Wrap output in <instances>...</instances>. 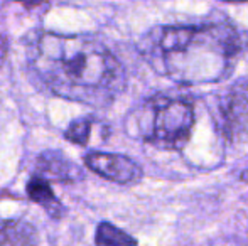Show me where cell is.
Instances as JSON below:
<instances>
[{
    "label": "cell",
    "mask_w": 248,
    "mask_h": 246,
    "mask_svg": "<svg viewBox=\"0 0 248 246\" xmlns=\"http://www.w3.org/2000/svg\"><path fill=\"white\" fill-rule=\"evenodd\" d=\"M27 66L52 95L93 108L111 105L127 86L118 58L85 34L37 32L27 47Z\"/></svg>",
    "instance_id": "cell-1"
},
{
    "label": "cell",
    "mask_w": 248,
    "mask_h": 246,
    "mask_svg": "<svg viewBox=\"0 0 248 246\" xmlns=\"http://www.w3.org/2000/svg\"><path fill=\"white\" fill-rule=\"evenodd\" d=\"M245 37L233 24L157 26L144 34L139 53L160 76L183 86L221 83L245 51Z\"/></svg>",
    "instance_id": "cell-2"
},
{
    "label": "cell",
    "mask_w": 248,
    "mask_h": 246,
    "mask_svg": "<svg viewBox=\"0 0 248 246\" xmlns=\"http://www.w3.org/2000/svg\"><path fill=\"white\" fill-rule=\"evenodd\" d=\"M194 125L196 110L187 96L154 95L135 113L139 137L160 150H183L189 144Z\"/></svg>",
    "instance_id": "cell-3"
},
{
    "label": "cell",
    "mask_w": 248,
    "mask_h": 246,
    "mask_svg": "<svg viewBox=\"0 0 248 246\" xmlns=\"http://www.w3.org/2000/svg\"><path fill=\"white\" fill-rule=\"evenodd\" d=\"M221 135L230 144L248 142V79L236 81L219 100Z\"/></svg>",
    "instance_id": "cell-4"
},
{
    "label": "cell",
    "mask_w": 248,
    "mask_h": 246,
    "mask_svg": "<svg viewBox=\"0 0 248 246\" xmlns=\"http://www.w3.org/2000/svg\"><path fill=\"white\" fill-rule=\"evenodd\" d=\"M83 162L90 171L98 174L100 177L122 186L137 184L144 175L142 167L137 162L122 154H108V152L95 150L86 154Z\"/></svg>",
    "instance_id": "cell-5"
},
{
    "label": "cell",
    "mask_w": 248,
    "mask_h": 246,
    "mask_svg": "<svg viewBox=\"0 0 248 246\" xmlns=\"http://www.w3.org/2000/svg\"><path fill=\"white\" fill-rule=\"evenodd\" d=\"M37 171L44 177H51L58 182H75L78 177H81L78 167L58 150H46L41 154L37 159Z\"/></svg>",
    "instance_id": "cell-6"
},
{
    "label": "cell",
    "mask_w": 248,
    "mask_h": 246,
    "mask_svg": "<svg viewBox=\"0 0 248 246\" xmlns=\"http://www.w3.org/2000/svg\"><path fill=\"white\" fill-rule=\"evenodd\" d=\"M27 196H29L31 201L39 204L49 216L56 217V219L64 216V207H62L61 201L52 192L49 181L43 174L32 175L29 179V182H27Z\"/></svg>",
    "instance_id": "cell-7"
},
{
    "label": "cell",
    "mask_w": 248,
    "mask_h": 246,
    "mask_svg": "<svg viewBox=\"0 0 248 246\" xmlns=\"http://www.w3.org/2000/svg\"><path fill=\"white\" fill-rule=\"evenodd\" d=\"M37 243V231L24 219L0 221V245H34Z\"/></svg>",
    "instance_id": "cell-8"
},
{
    "label": "cell",
    "mask_w": 248,
    "mask_h": 246,
    "mask_svg": "<svg viewBox=\"0 0 248 246\" xmlns=\"http://www.w3.org/2000/svg\"><path fill=\"white\" fill-rule=\"evenodd\" d=\"M96 245H135L137 240L110 223H100L95 234Z\"/></svg>",
    "instance_id": "cell-9"
},
{
    "label": "cell",
    "mask_w": 248,
    "mask_h": 246,
    "mask_svg": "<svg viewBox=\"0 0 248 246\" xmlns=\"http://www.w3.org/2000/svg\"><path fill=\"white\" fill-rule=\"evenodd\" d=\"M93 123H95V120L90 118V116L73 120L71 125L68 127V130L64 131V138L76 145H88L90 138H92Z\"/></svg>",
    "instance_id": "cell-10"
},
{
    "label": "cell",
    "mask_w": 248,
    "mask_h": 246,
    "mask_svg": "<svg viewBox=\"0 0 248 246\" xmlns=\"http://www.w3.org/2000/svg\"><path fill=\"white\" fill-rule=\"evenodd\" d=\"M7 53H9V43H7L5 37L0 34V66L3 64V61H5Z\"/></svg>",
    "instance_id": "cell-11"
},
{
    "label": "cell",
    "mask_w": 248,
    "mask_h": 246,
    "mask_svg": "<svg viewBox=\"0 0 248 246\" xmlns=\"http://www.w3.org/2000/svg\"><path fill=\"white\" fill-rule=\"evenodd\" d=\"M19 2H22L26 7H36V5H39V3H43L44 0H19Z\"/></svg>",
    "instance_id": "cell-12"
},
{
    "label": "cell",
    "mask_w": 248,
    "mask_h": 246,
    "mask_svg": "<svg viewBox=\"0 0 248 246\" xmlns=\"http://www.w3.org/2000/svg\"><path fill=\"white\" fill-rule=\"evenodd\" d=\"M221 2H226V3H247L248 0H221Z\"/></svg>",
    "instance_id": "cell-13"
},
{
    "label": "cell",
    "mask_w": 248,
    "mask_h": 246,
    "mask_svg": "<svg viewBox=\"0 0 248 246\" xmlns=\"http://www.w3.org/2000/svg\"><path fill=\"white\" fill-rule=\"evenodd\" d=\"M242 181L243 182H248V169H245V171L242 172Z\"/></svg>",
    "instance_id": "cell-14"
}]
</instances>
